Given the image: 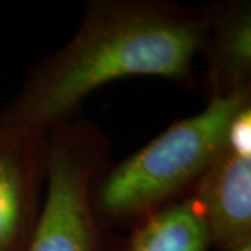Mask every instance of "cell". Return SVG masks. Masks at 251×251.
<instances>
[{"mask_svg": "<svg viewBox=\"0 0 251 251\" xmlns=\"http://www.w3.org/2000/svg\"><path fill=\"white\" fill-rule=\"evenodd\" d=\"M205 221L211 246L230 251L251 242V108L188 196Z\"/></svg>", "mask_w": 251, "mask_h": 251, "instance_id": "4", "label": "cell"}, {"mask_svg": "<svg viewBox=\"0 0 251 251\" xmlns=\"http://www.w3.org/2000/svg\"><path fill=\"white\" fill-rule=\"evenodd\" d=\"M49 133L0 122V251H25L39 218Z\"/></svg>", "mask_w": 251, "mask_h": 251, "instance_id": "5", "label": "cell"}, {"mask_svg": "<svg viewBox=\"0 0 251 251\" xmlns=\"http://www.w3.org/2000/svg\"><path fill=\"white\" fill-rule=\"evenodd\" d=\"M206 31L204 6L172 0H91L77 31L31 67L0 122L49 133L85 99L127 77H159L193 90Z\"/></svg>", "mask_w": 251, "mask_h": 251, "instance_id": "1", "label": "cell"}, {"mask_svg": "<svg viewBox=\"0 0 251 251\" xmlns=\"http://www.w3.org/2000/svg\"><path fill=\"white\" fill-rule=\"evenodd\" d=\"M230 251H251V242L246 243V244H243V246H240V247L233 249V250H230Z\"/></svg>", "mask_w": 251, "mask_h": 251, "instance_id": "8", "label": "cell"}, {"mask_svg": "<svg viewBox=\"0 0 251 251\" xmlns=\"http://www.w3.org/2000/svg\"><path fill=\"white\" fill-rule=\"evenodd\" d=\"M251 94L208 100L197 115L171 125L122 161L108 162L92 186L99 224L112 230L188 197L222 150Z\"/></svg>", "mask_w": 251, "mask_h": 251, "instance_id": "2", "label": "cell"}, {"mask_svg": "<svg viewBox=\"0 0 251 251\" xmlns=\"http://www.w3.org/2000/svg\"><path fill=\"white\" fill-rule=\"evenodd\" d=\"M206 31L200 56L205 62L208 100L251 94V1L204 4Z\"/></svg>", "mask_w": 251, "mask_h": 251, "instance_id": "6", "label": "cell"}, {"mask_svg": "<svg viewBox=\"0 0 251 251\" xmlns=\"http://www.w3.org/2000/svg\"><path fill=\"white\" fill-rule=\"evenodd\" d=\"M125 237H110L106 251H206L205 221L190 197L148 212L128 226Z\"/></svg>", "mask_w": 251, "mask_h": 251, "instance_id": "7", "label": "cell"}, {"mask_svg": "<svg viewBox=\"0 0 251 251\" xmlns=\"http://www.w3.org/2000/svg\"><path fill=\"white\" fill-rule=\"evenodd\" d=\"M109 156L108 137L84 117L49 131L45 193L25 251H106L112 234L95 215L92 186Z\"/></svg>", "mask_w": 251, "mask_h": 251, "instance_id": "3", "label": "cell"}]
</instances>
